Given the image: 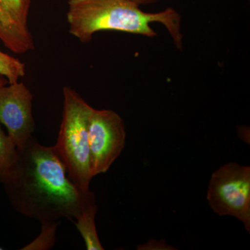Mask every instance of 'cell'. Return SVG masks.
Listing matches in <instances>:
<instances>
[{
	"instance_id": "6da1fadb",
	"label": "cell",
	"mask_w": 250,
	"mask_h": 250,
	"mask_svg": "<svg viewBox=\"0 0 250 250\" xmlns=\"http://www.w3.org/2000/svg\"><path fill=\"white\" fill-rule=\"evenodd\" d=\"M2 184L14 209L41 224L76 218L93 192L81 191L54 147L42 146L33 136L18 149L14 166Z\"/></svg>"
},
{
	"instance_id": "7a4b0ae2",
	"label": "cell",
	"mask_w": 250,
	"mask_h": 250,
	"mask_svg": "<svg viewBox=\"0 0 250 250\" xmlns=\"http://www.w3.org/2000/svg\"><path fill=\"white\" fill-rule=\"evenodd\" d=\"M67 21L69 33L83 43L103 31L155 37L157 33L150 24L159 22L165 26L175 47L183 49L182 17L171 7L161 12L147 13L130 0H69Z\"/></svg>"
},
{
	"instance_id": "3957f363",
	"label": "cell",
	"mask_w": 250,
	"mask_h": 250,
	"mask_svg": "<svg viewBox=\"0 0 250 250\" xmlns=\"http://www.w3.org/2000/svg\"><path fill=\"white\" fill-rule=\"evenodd\" d=\"M62 123L53 146L66 168L69 178L83 192L90 191V167L88 126L93 108L69 86L62 90Z\"/></svg>"
},
{
	"instance_id": "277c9868",
	"label": "cell",
	"mask_w": 250,
	"mask_h": 250,
	"mask_svg": "<svg viewBox=\"0 0 250 250\" xmlns=\"http://www.w3.org/2000/svg\"><path fill=\"white\" fill-rule=\"evenodd\" d=\"M207 201L220 216H233L250 232V167L231 162L210 177Z\"/></svg>"
},
{
	"instance_id": "5b68a950",
	"label": "cell",
	"mask_w": 250,
	"mask_h": 250,
	"mask_svg": "<svg viewBox=\"0 0 250 250\" xmlns=\"http://www.w3.org/2000/svg\"><path fill=\"white\" fill-rule=\"evenodd\" d=\"M92 176L107 172L125 146L123 120L112 110L93 108L88 126Z\"/></svg>"
},
{
	"instance_id": "8992f818",
	"label": "cell",
	"mask_w": 250,
	"mask_h": 250,
	"mask_svg": "<svg viewBox=\"0 0 250 250\" xmlns=\"http://www.w3.org/2000/svg\"><path fill=\"white\" fill-rule=\"evenodd\" d=\"M32 100V93L22 82L0 87V123L18 149L25 145L35 130Z\"/></svg>"
},
{
	"instance_id": "52a82bcc",
	"label": "cell",
	"mask_w": 250,
	"mask_h": 250,
	"mask_svg": "<svg viewBox=\"0 0 250 250\" xmlns=\"http://www.w3.org/2000/svg\"><path fill=\"white\" fill-rule=\"evenodd\" d=\"M0 40L11 52L24 54L34 49V40L29 29L15 22L6 14L0 3Z\"/></svg>"
},
{
	"instance_id": "ba28073f",
	"label": "cell",
	"mask_w": 250,
	"mask_h": 250,
	"mask_svg": "<svg viewBox=\"0 0 250 250\" xmlns=\"http://www.w3.org/2000/svg\"><path fill=\"white\" fill-rule=\"evenodd\" d=\"M98 212V206L95 201V194L92 192L85 200L80 214L77 215L75 223L79 232L84 241L88 250H104L97 232L95 216Z\"/></svg>"
},
{
	"instance_id": "9c48e42d",
	"label": "cell",
	"mask_w": 250,
	"mask_h": 250,
	"mask_svg": "<svg viewBox=\"0 0 250 250\" xmlns=\"http://www.w3.org/2000/svg\"><path fill=\"white\" fill-rule=\"evenodd\" d=\"M17 156V147L0 126V183L7 178Z\"/></svg>"
},
{
	"instance_id": "30bf717a",
	"label": "cell",
	"mask_w": 250,
	"mask_h": 250,
	"mask_svg": "<svg viewBox=\"0 0 250 250\" xmlns=\"http://www.w3.org/2000/svg\"><path fill=\"white\" fill-rule=\"evenodd\" d=\"M25 74L24 62L0 50V75H3L9 83L18 82Z\"/></svg>"
},
{
	"instance_id": "8fae6325",
	"label": "cell",
	"mask_w": 250,
	"mask_h": 250,
	"mask_svg": "<svg viewBox=\"0 0 250 250\" xmlns=\"http://www.w3.org/2000/svg\"><path fill=\"white\" fill-rule=\"evenodd\" d=\"M1 6L10 18L23 28L29 29L27 20L31 0H0Z\"/></svg>"
},
{
	"instance_id": "7c38bea8",
	"label": "cell",
	"mask_w": 250,
	"mask_h": 250,
	"mask_svg": "<svg viewBox=\"0 0 250 250\" xmlns=\"http://www.w3.org/2000/svg\"><path fill=\"white\" fill-rule=\"evenodd\" d=\"M60 221L43 223L41 234L35 240L23 248L22 250H48L54 246L55 243V233Z\"/></svg>"
},
{
	"instance_id": "4fadbf2b",
	"label": "cell",
	"mask_w": 250,
	"mask_h": 250,
	"mask_svg": "<svg viewBox=\"0 0 250 250\" xmlns=\"http://www.w3.org/2000/svg\"><path fill=\"white\" fill-rule=\"evenodd\" d=\"M130 1L141 6V5L154 4V3L159 1V0H130Z\"/></svg>"
},
{
	"instance_id": "5bb4252c",
	"label": "cell",
	"mask_w": 250,
	"mask_h": 250,
	"mask_svg": "<svg viewBox=\"0 0 250 250\" xmlns=\"http://www.w3.org/2000/svg\"><path fill=\"white\" fill-rule=\"evenodd\" d=\"M9 83V82L3 75H0V87Z\"/></svg>"
},
{
	"instance_id": "9a60e30c",
	"label": "cell",
	"mask_w": 250,
	"mask_h": 250,
	"mask_svg": "<svg viewBox=\"0 0 250 250\" xmlns=\"http://www.w3.org/2000/svg\"><path fill=\"white\" fill-rule=\"evenodd\" d=\"M3 250V248H1V247H0V250Z\"/></svg>"
}]
</instances>
